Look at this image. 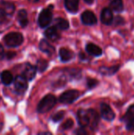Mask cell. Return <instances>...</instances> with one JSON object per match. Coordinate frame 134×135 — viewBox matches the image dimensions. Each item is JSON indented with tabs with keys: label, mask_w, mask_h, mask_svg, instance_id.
<instances>
[{
	"label": "cell",
	"mask_w": 134,
	"mask_h": 135,
	"mask_svg": "<svg viewBox=\"0 0 134 135\" xmlns=\"http://www.w3.org/2000/svg\"><path fill=\"white\" fill-rule=\"evenodd\" d=\"M98 85V81L96 79H92V78H89L87 81V86L88 89H92L93 88H95L96 85Z\"/></svg>",
	"instance_id": "cell-27"
},
{
	"label": "cell",
	"mask_w": 134,
	"mask_h": 135,
	"mask_svg": "<svg viewBox=\"0 0 134 135\" xmlns=\"http://www.w3.org/2000/svg\"><path fill=\"white\" fill-rule=\"evenodd\" d=\"M30 2H37L38 1H39V0H29Z\"/></svg>",
	"instance_id": "cell-35"
},
{
	"label": "cell",
	"mask_w": 134,
	"mask_h": 135,
	"mask_svg": "<svg viewBox=\"0 0 134 135\" xmlns=\"http://www.w3.org/2000/svg\"><path fill=\"white\" fill-rule=\"evenodd\" d=\"M48 66V63L46 60L44 59H39L36 62V70L39 71V72H43L44 70H47Z\"/></svg>",
	"instance_id": "cell-23"
},
{
	"label": "cell",
	"mask_w": 134,
	"mask_h": 135,
	"mask_svg": "<svg viewBox=\"0 0 134 135\" xmlns=\"http://www.w3.org/2000/svg\"><path fill=\"white\" fill-rule=\"evenodd\" d=\"M75 134H77L80 135V134H87V132L85 131V129H79L78 131H77L76 132H75Z\"/></svg>",
	"instance_id": "cell-32"
},
{
	"label": "cell",
	"mask_w": 134,
	"mask_h": 135,
	"mask_svg": "<svg viewBox=\"0 0 134 135\" xmlns=\"http://www.w3.org/2000/svg\"><path fill=\"white\" fill-rule=\"evenodd\" d=\"M86 51L89 55H93V56H96V57L100 56L103 54L102 49L99 46H97L92 43H89L86 45Z\"/></svg>",
	"instance_id": "cell-15"
},
{
	"label": "cell",
	"mask_w": 134,
	"mask_h": 135,
	"mask_svg": "<svg viewBox=\"0 0 134 135\" xmlns=\"http://www.w3.org/2000/svg\"><path fill=\"white\" fill-rule=\"evenodd\" d=\"M119 66H112L110 67L102 66L100 68V72L103 75H112L115 74L119 70Z\"/></svg>",
	"instance_id": "cell-18"
},
{
	"label": "cell",
	"mask_w": 134,
	"mask_h": 135,
	"mask_svg": "<svg viewBox=\"0 0 134 135\" xmlns=\"http://www.w3.org/2000/svg\"><path fill=\"white\" fill-rule=\"evenodd\" d=\"M4 41L8 47H15L23 43V36L19 32H10L4 37Z\"/></svg>",
	"instance_id": "cell-2"
},
{
	"label": "cell",
	"mask_w": 134,
	"mask_h": 135,
	"mask_svg": "<svg viewBox=\"0 0 134 135\" xmlns=\"http://www.w3.org/2000/svg\"><path fill=\"white\" fill-rule=\"evenodd\" d=\"M6 15H7V14H6L2 9H0V24H2V23L6 21Z\"/></svg>",
	"instance_id": "cell-31"
},
{
	"label": "cell",
	"mask_w": 134,
	"mask_h": 135,
	"mask_svg": "<svg viewBox=\"0 0 134 135\" xmlns=\"http://www.w3.org/2000/svg\"><path fill=\"white\" fill-rule=\"evenodd\" d=\"M28 80L22 75H18L14 78V88L17 93L22 94L28 89Z\"/></svg>",
	"instance_id": "cell-5"
},
{
	"label": "cell",
	"mask_w": 134,
	"mask_h": 135,
	"mask_svg": "<svg viewBox=\"0 0 134 135\" xmlns=\"http://www.w3.org/2000/svg\"><path fill=\"white\" fill-rule=\"evenodd\" d=\"M126 129L130 131H134V118L127 121Z\"/></svg>",
	"instance_id": "cell-29"
},
{
	"label": "cell",
	"mask_w": 134,
	"mask_h": 135,
	"mask_svg": "<svg viewBox=\"0 0 134 135\" xmlns=\"http://www.w3.org/2000/svg\"><path fill=\"white\" fill-rule=\"evenodd\" d=\"M86 3H88V4H92V2H93V1L94 0H84Z\"/></svg>",
	"instance_id": "cell-34"
},
{
	"label": "cell",
	"mask_w": 134,
	"mask_h": 135,
	"mask_svg": "<svg viewBox=\"0 0 134 135\" xmlns=\"http://www.w3.org/2000/svg\"><path fill=\"white\" fill-rule=\"evenodd\" d=\"M59 56L62 62H69L74 58V53L65 47H62L59 50Z\"/></svg>",
	"instance_id": "cell-14"
},
{
	"label": "cell",
	"mask_w": 134,
	"mask_h": 135,
	"mask_svg": "<svg viewBox=\"0 0 134 135\" xmlns=\"http://www.w3.org/2000/svg\"><path fill=\"white\" fill-rule=\"evenodd\" d=\"M100 112H101L102 118L107 121H112L115 118V114L111 109V108L105 103L101 104Z\"/></svg>",
	"instance_id": "cell-6"
},
{
	"label": "cell",
	"mask_w": 134,
	"mask_h": 135,
	"mask_svg": "<svg viewBox=\"0 0 134 135\" xmlns=\"http://www.w3.org/2000/svg\"><path fill=\"white\" fill-rule=\"evenodd\" d=\"M39 49L43 52H44V53H46V54H47L49 55H53L54 53V51H55L54 47L46 40H42L39 42Z\"/></svg>",
	"instance_id": "cell-13"
},
{
	"label": "cell",
	"mask_w": 134,
	"mask_h": 135,
	"mask_svg": "<svg viewBox=\"0 0 134 135\" xmlns=\"http://www.w3.org/2000/svg\"><path fill=\"white\" fill-rule=\"evenodd\" d=\"M54 24H55V26H56L58 28L62 29V30L68 29L69 27H70L69 22H68L66 19L62 18V17L56 18L55 21H54Z\"/></svg>",
	"instance_id": "cell-22"
},
{
	"label": "cell",
	"mask_w": 134,
	"mask_h": 135,
	"mask_svg": "<svg viewBox=\"0 0 134 135\" xmlns=\"http://www.w3.org/2000/svg\"><path fill=\"white\" fill-rule=\"evenodd\" d=\"M124 21H125L124 19H123L122 17H120V16H117V17H115V24L116 25H123V24L125 23Z\"/></svg>",
	"instance_id": "cell-30"
},
{
	"label": "cell",
	"mask_w": 134,
	"mask_h": 135,
	"mask_svg": "<svg viewBox=\"0 0 134 135\" xmlns=\"http://www.w3.org/2000/svg\"><path fill=\"white\" fill-rule=\"evenodd\" d=\"M134 118V104L133 105H131L130 108H129V109H128V111H127V112H126V114L124 115V117L122 118V120H124V121H128V120H130V119H133Z\"/></svg>",
	"instance_id": "cell-24"
},
{
	"label": "cell",
	"mask_w": 134,
	"mask_h": 135,
	"mask_svg": "<svg viewBox=\"0 0 134 135\" xmlns=\"http://www.w3.org/2000/svg\"><path fill=\"white\" fill-rule=\"evenodd\" d=\"M79 96H80V93L77 90L75 89L68 90L60 96L59 101L65 104H70L73 103L75 100H77Z\"/></svg>",
	"instance_id": "cell-4"
},
{
	"label": "cell",
	"mask_w": 134,
	"mask_h": 135,
	"mask_svg": "<svg viewBox=\"0 0 134 135\" xmlns=\"http://www.w3.org/2000/svg\"><path fill=\"white\" fill-rule=\"evenodd\" d=\"M100 19H101V21L103 24H104L106 25H111L114 21L112 9L111 8H104L101 12Z\"/></svg>",
	"instance_id": "cell-10"
},
{
	"label": "cell",
	"mask_w": 134,
	"mask_h": 135,
	"mask_svg": "<svg viewBox=\"0 0 134 135\" xmlns=\"http://www.w3.org/2000/svg\"><path fill=\"white\" fill-rule=\"evenodd\" d=\"M1 80H2V82L6 85H10L13 81V75L12 74L8 71V70H5L1 74Z\"/></svg>",
	"instance_id": "cell-21"
},
{
	"label": "cell",
	"mask_w": 134,
	"mask_h": 135,
	"mask_svg": "<svg viewBox=\"0 0 134 135\" xmlns=\"http://www.w3.org/2000/svg\"><path fill=\"white\" fill-rule=\"evenodd\" d=\"M64 115H65V112L63 111H60V112H58L57 113H55L53 116H52V120L54 122H59L61 121L63 117H64Z\"/></svg>",
	"instance_id": "cell-25"
},
{
	"label": "cell",
	"mask_w": 134,
	"mask_h": 135,
	"mask_svg": "<svg viewBox=\"0 0 134 135\" xmlns=\"http://www.w3.org/2000/svg\"><path fill=\"white\" fill-rule=\"evenodd\" d=\"M36 74V67H34L31 64L27 63L23 70V76L28 81H32L35 78Z\"/></svg>",
	"instance_id": "cell-11"
},
{
	"label": "cell",
	"mask_w": 134,
	"mask_h": 135,
	"mask_svg": "<svg viewBox=\"0 0 134 135\" xmlns=\"http://www.w3.org/2000/svg\"><path fill=\"white\" fill-rule=\"evenodd\" d=\"M77 117L78 123L81 127H88V125H89V118H88V110L80 109L77 112Z\"/></svg>",
	"instance_id": "cell-9"
},
{
	"label": "cell",
	"mask_w": 134,
	"mask_h": 135,
	"mask_svg": "<svg viewBox=\"0 0 134 135\" xmlns=\"http://www.w3.org/2000/svg\"><path fill=\"white\" fill-rule=\"evenodd\" d=\"M57 100L54 96L48 94L45 96L38 104L37 112L39 113H45L51 110L56 104Z\"/></svg>",
	"instance_id": "cell-1"
},
{
	"label": "cell",
	"mask_w": 134,
	"mask_h": 135,
	"mask_svg": "<svg viewBox=\"0 0 134 135\" xmlns=\"http://www.w3.org/2000/svg\"><path fill=\"white\" fill-rule=\"evenodd\" d=\"M68 74H70V76H72L74 78H77L78 75L81 76V71L77 69H70V70H69Z\"/></svg>",
	"instance_id": "cell-28"
},
{
	"label": "cell",
	"mask_w": 134,
	"mask_h": 135,
	"mask_svg": "<svg viewBox=\"0 0 134 135\" xmlns=\"http://www.w3.org/2000/svg\"><path fill=\"white\" fill-rule=\"evenodd\" d=\"M66 9L73 13H75L78 11L79 0H65L64 1Z\"/></svg>",
	"instance_id": "cell-16"
},
{
	"label": "cell",
	"mask_w": 134,
	"mask_h": 135,
	"mask_svg": "<svg viewBox=\"0 0 134 135\" xmlns=\"http://www.w3.org/2000/svg\"><path fill=\"white\" fill-rule=\"evenodd\" d=\"M1 127H2V124H0V129H1Z\"/></svg>",
	"instance_id": "cell-36"
},
{
	"label": "cell",
	"mask_w": 134,
	"mask_h": 135,
	"mask_svg": "<svg viewBox=\"0 0 134 135\" xmlns=\"http://www.w3.org/2000/svg\"><path fill=\"white\" fill-rule=\"evenodd\" d=\"M81 21L82 23L86 25H93L97 22L96 15L93 12L89 10H86L81 14Z\"/></svg>",
	"instance_id": "cell-8"
},
{
	"label": "cell",
	"mask_w": 134,
	"mask_h": 135,
	"mask_svg": "<svg viewBox=\"0 0 134 135\" xmlns=\"http://www.w3.org/2000/svg\"><path fill=\"white\" fill-rule=\"evenodd\" d=\"M0 9H2L7 15H11L15 10L14 5L12 2H0Z\"/></svg>",
	"instance_id": "cell-17"
},
{
	"label": "cell",
	"mask_w": 134,
	"mask_h": 135,
	"mask_svg": "<svg viewBox=\"0 0 134 135\" xmlns=\"http://www.w3.org/2000/svg\"><path fill=\"white\" fill-rule=\"evenodd\" d=\"M88 118H89V125L88 127L92 131H96L98 127L99 123H100V116L97 112H96L93 109L88 110Z\"/></svg>",
	"instance_id": "cell-7"
},
{
	"label": "cell",
	"mask_w": 134,
	"mask_h": 135,
	"mask_svg": "<svg viewBox=\"0 0 134 135\" xmlns=\"http://www.w3.org/2000/svg\"><path fill=\"white\" fill-rule=\"evenodd\" d=\"M44 35L48 40H50L51 41H56L60 37L56 26H52V27L47 28L44 32Z\"/></svg>",
	"instance_id": "cell-12"
},
{
	"label": "cell",
	"mask_w": 134,
	"mask_h": 135,
	"mask_svg": "<svg viewBox=\"0 0 134 135\" xmlns=\"http://www.w3.org/2000/svg\"><path fill=\"white\" fill-rule=\"evenodd\" d=\"M51 9H52L47 8V9H43L41 11V13H39V18H38V23L41 28H46L51 24V22L52 21Z\"/></svg>",
	"instance_id": "cell-3"
},
{
	"label": "cell",
	"mask_w": 134,
	"mask_h": 135,
	"mask_svg": "<svg viewBox=\"0 0 134 135\" xmlns=\"http://www.w3.org/2000/svg\"><path fill=\"white\" fill-rule=\"evenodd\" d=\"M3 57H4V50H3L2 46L0 44V60L2 59Z\"/></svg>",
	"instance_id": "cell-33"
},
{
	"label": "cell",
	"mask_w": 134,
	"mask_h": 135,
	"mask_svg": "<svg viewBox=\"0 0 134 135\" xmlns=\"http://www.w3.org/2000/svg\"><path fill=\"white\" fill-rule=\"evenodd\" d=\"M73 127V121L72 119H67L61 127L62 130H69Z\"/></svg>",
	"instance_id": "cell-26"
},
{
	"label": "cell",
	"mask_w": 134,
	"mask_h": 135,
	"mask_svg": "<svg viewBox=\"0 0 134 135\" xmlns=\"http://www.w3.org/2000/svg\"><path fill=\"white\" fill-rule=\"evenodd\" d=\"M110 8L115 12H122L124 9L122 0H112L110 3Z\"/></svg>",
	"instance_id": "cell-19"
},
{
	"label": "cell",
	"mask_w": 134,
	"mask_h": 135,
	"mask_svg": "<svg viewBox=\"0 0 134 135\" xmlns=\"http://www.w3.org/2000/svg\"><path fill=\"white\" fill-rule=\"evenodd\" d=\"M17 20L20 23V25L22 27H25L28 23V16H27V12L24 9H21L17 13Z\"/></svg>",
	"instance_id": "cell-20"
}]
</instances>
